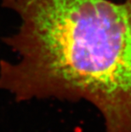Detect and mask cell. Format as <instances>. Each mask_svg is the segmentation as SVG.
<instances>
[{
	"mask_svg": "<svg viewBox=\"0 0 131 132\" xmlns=\"http://www.w3.org/2000/svg\"><path fill=\"white\" fill-rule=\"evenodd\" d=\"M20 18L4 38L0 89L17 102L86 101L106 132H131V0H2Z\"/></svg>",
	"mask_w": 131,
	"mask_h": 132,
	"instance_id": "1",
	"label": "cell"
}]
</instances>
